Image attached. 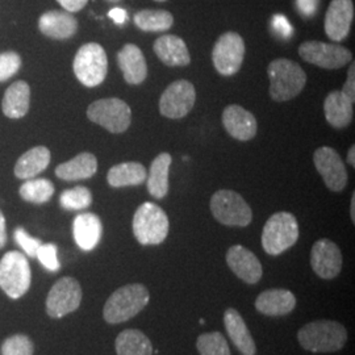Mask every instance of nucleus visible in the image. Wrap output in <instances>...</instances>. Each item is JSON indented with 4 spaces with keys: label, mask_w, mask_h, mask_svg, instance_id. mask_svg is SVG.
Instances as JSON below:
<instances>
[{
    "label": "nucleus",
    "mask_w": 355,
    "mask_h": 355,
    "mask_svg": "<svg viewBox=\"0 0 355 355\" xmlns=\"http://www.w3.org/2000/svg\"><path fill=\"white\" fill-rule=\"evenodd\" d=\"M300 346L311 353H336L347 341V330L343 324L331 320H318L297 331Z\"/></svg>",
    "instance_id": "nucleus-1"
},
{
    "label": "nucleus",
    "mask_w": 355,
    "mask_h": 355,
    "mask_svg": "<svg viewBox=\"0 0 355 355\" xmlns=\"http://www.w3.org/2000/svg\"><path fill=\"white\" fill-rule=\"evenodd\" d=\"M149 302L150 293L144 284H127L108 297L103 309V318L108 324L125 322L137 316Z\"/></svg>",
    "instance_id": "nucleus-2"
},
{
    "label": "nucleus",
    "mask_w": 355,
    "mask_h": 355,
    "mask_svg": "<svg viewBox=\"0 0 355 355\" xmlns=\"http://www.w3.org/2000/svg\"><path fill=\"white\" fill-rule=\"evenodd\" d=\"M270 96L275 102H288L296 98L306 83V74L300 64L287 58H278L267 67Z\"/></svg>",
    "instance_id": "nucleus-3"
},
{
    "label": "nucleus",
    "mask_w": 355,
    "mask_h": 355,
    "mask_svg": "<svg viewBox=\"0 0 355 355\" xmlns=\"http://www.w3.org/2000/svg\"><path fill=\"white\" fill-rule=\"evenodd\" d=\"M133 234L144 246L161 245L165 241L170 223L165 211L157 204H141L133 216Z\"/></svg>",
    "instance_id": "nucleus-4"
},
{
    "label": "nucleus",
    "mask_w": 355,
    "mask_h": 355,
    "mask_svg": "<svg viewBox=\"0 0 355 355\" xmlns=\"http://www.w3.org/2000/svg\"><path fill=\"white\" fill-rule=\"evenodd\" d=\"M299 240V224L290 212H278L271 216L263 227L262 246L270 255H280Z\"/></svg>",
    "instance_id": "nucleus-5"
},
{
    "label": "nucleus",
    "mask_w": 355,
    "mask_h": 355,
    "mask_svg": "<svg viewBox=\"0 0 355 355\" xmlns=\"http://www.w3.org/2000/svg\"><path fill=\"white\" fill-rule=\"evenodd\" d=\"M74 74L86 87L102 85L108 71V58L102 45L89 42L79 48L74 58Z\"/></svg>",
    "instance_id": "nucleus-6"
},
{
    "label": "nucleus",
    "mask_w": 355,
    "mask_h": 355,
    "mask_svg": "<svg viewBox=\"0 0 355 355\" xmlns=\"http://www.w3.org/2000/svg\"><path fill=\"white\" fill-rule=\"evenodd\" d=\"M211 212L227 227H248L253 220L250 205L236 191L218 190L211 198Z\"/></svg>",
    "instance_id": "nucleus-7"
},
{
    "label": "nucleus",
    "mask_w": 355,
    "mask_h": 355,
    "mask_svg": "<svg viewBox=\"0 0 355 355\" xmlns=\"http://www.w3.org/2000/svg\"><path fill=\"white\" fill-rule=\"evenodd\" d=\"M32 282V272L29 262L19 252L4 254L0 261V288L11 299H20L24 296Z\"/></svg>",
    "instance_id": "nucleus-8"
},
{
    "label": "nucleus",
    "mask_w": 355,
    "mask_h": 355,
    "mask_svg": "<svg viewBox=\"0 0 355 355\" xmlns=\"http://www.w3.org/2000/svg\"><path fill=\"white\" fill-rule=\"evenodd\" d=\"M87 117L111 133H124L130 125L132 111L124 101L110 98L89 104Z\"/></svg>",
    "instance_id": "nucleus-9"
},
{
    "label": "nucleus",
    "mask_w": 355,
    "mask_h": 355,
    "mask_svg": "<svg viewBox=\"0 0 355 355\" xmlns=\"http://www.w3.org/2000/svg\"><path fill=\"white\" fill-rule=\"evenodd\" d=\"M245 51V42L239 33H223L212 49V62L217 73L224 76L237 74L241 69Z\"/></svg>",
    "instance_id": "nucleus-10"
},
{
    "label": "nucleus",
    "mask_w": 355,
    "mask_h": 355,
    "mask_svg": "<svg viewBox=\"0 0 355 355\" xmlns=\"http://www.w3.org/2000/svg\"><path fill=\"white\" fill-rule=\"evenodd\" d=\"M299 54L305 62L327 70L341 69L353 60V54L347 48L321 41H305L299 46Z\"/></svg>",
    "instance_id": "nucleus-11"
},
{
    "label": "nucleus",
    "mask_w": 355,
    "mask_h": 355,
    "mask_svg": "<svg viewBox=\"0 0 355 355\" xmlns=\"http://www.w3.org/2000/svg\"><path fill=\"white\" fill-rule=\"evenodd\" d=\"M82 287L78 280L64 277L54 283L46 299V312L51 318H61L73 313L82 303Z\"/></svg>",
    "instance_id": "nucleus-12"
},
{
    "label": "nucleus",
    "mask_w": 355,
    "mask_h": 355,
    "mask_svg": "<svg viewBox=\"0 0 355 355\" xmlns=\"http://www.w3.org/2000/svg\"><path fill=\"white\" fill-rule=\"evenodd\" d=\"M196 101V91L193 85L179 79L167 86L159 99V112L171 120L183 119L190 114Z\"/></svg>",
    "instance_id": "nucleus-13"
},
{
    "label": "nucleus",
    "mask_w": 355,
    "mask_h": 355,
    "mask_svg": "<svg viewBox=\"0 0 355 355\" xmlns=\"http://www.w3.org/2000/svg\"><path fill=\"white\" fill-rule=\"evenodd\" d=\"M313 164L330 191L341 192L345 190L349 177L340 153L329 146L318 148L313 154Z\"/></svg>",
    "instance_id": "nucleus-14"
},
{
    "label": "nucleus",
    "mask_w": 355,
    "mask_h": 355,
    "mask_svg": "<svg viewBox=\"0 0 355 355\" xmlns=\"http://www.w3.org/2000/svg\"><path fill=\"white\" fill-rule=\"evenodd\" d=\"M311 266L321 279H334L343 270V253L337 243L321 239L311 250Z\"/></svg>",
    "instance_id": "nucleus-15"
},
{
    "label": "nucleus",
    "mask_w": 355,
    "mask_h": 355,
    "mask_svg": "<svg viewBox=\"0 0 355 355\" xmlns=\"http://www.w3.org/2000/svg\"><path fill=\"white\" fill-rule=\"evenodd\" d=\"M354 19L353 0H331L325 15V33L336 42L349 36Z\"/></svg>",
    "instance_id": "nucleus-16"
},
{
    "label": "nucleus",
    "mask_w": 355,
    "mask_h": 355,
    "mask_svg": "<svg viewBox=\"0 0 355 355\" xmlns=\"http://www.w3.org/2000/svg\"><path fill=\"white\" fill-rule=\"evenodd\" d=\"M227 263L229 268L248 284L258 283L263 275V268L259 259L252 250L241 245L229 248Z\"/></svg>",
    "instance_id": "nucleus-17"
},
{
    "label": "nucleus",
    "mask_w": 355,
    "mask_h": 355,
    "mask_svg": "<svg viewBox=\"0 0 355 355\" xmlns=\"http://www.w3.org/2000/svg\"><path fill=\"white\" fill-rule=\"evenodd\" d=\"M223 125L233 139L243 142L254 139L258 130V124L254 114L237 104L228 105L224 110Z\"/></svg>",
    "instance_id": "nucleus-18"
},
{
    "label": "nucleus",
    "mask_w": 355,
    "mask_h": 355,
    "mask_svg": "<svg viewBox=\"0 0 355 355\" xmlns=\"http://www.w3.org/2000/svg\"><path fill=\"white\" fill-rule=\"evenodd\" d=\"M38 28L42 35L54 40L73 37L78 31V20L73 13L67 11H48L38 19Z\"/></svg>",
    "instance_id": "nucleus-19"
},
{
    "label": "nucleus",
    "mask_w": 355,
    "mask_h": 355,
    "mask_svg": "<svg viewBox=\"0 0 355 355\" xmlns=\"http://www.w3.org/2000/svg\"><path fill=\"white\" fill-rule=\"evenodd\" d=\"M117 64L128 85H141L148 76L145 55L135 44H127L117 53Z\"/></svg>",
    "instance_id": "nucleus-20"
},
{
    "label": "nucleus",
    "mask_w": 355,
    "mask_h": 355,
    "mask_svg": "<svg viewBox=\"0 0 355 355\" xmlns=\"http://www.w3.org/2000/svg\"><path fill=\"white\" fill-rule=\"evenodd\" d=\"M153 51L168 67H183L191 62L190 51L186 42L175 35H165L157 38L153 44Z\"/></svg>",
    "instance_id": "nucleus-21"
},
{
    "label": "nucleus",
    "mask_w": 355,
    "mask_h": 355,
    "mask_svg": "<svg viewBox=\"0 0 355 355\" xmlns=\"http://www.w3.org/2000/svg\"><path fill=\"white\" fill-rule=\"evenodd\" d=\"M296 306V296L288 290L272 288L267 290L255 300V308L265 316L279 318L291 313Z\"/></svg>",
    "instance_id": "nucleus-22"
},
{
    "label": "nucleus",
    "mask_w": 355,
    "mask_h": 355,
    "mask_svg": "<svg viewBox=\"0 0 355 355\" xmlns=\"http://www.w3.org/2000/svg\"><path fill=\"white\" fill-rule=\"evenodd\" d=\"M354 102L343 89L329 92L324 102L325 119L329 125L336 129L347 127L354 117Z\"/></svg>",
    "instance_id": "nucleus-23"
},
{
    "label": "nucleus",
    "mask_w": 355,
    "mask_h": 355,
    "mask_svg": "<svg viewBox=\"0 0 355 355\" xmlns=\"http://www.w3.org/2000/svg\"><path fill=\"white\" fill-rule=\"evenodd\" d=\"M224 325L228 333L229 338L234 346L239 349L242 355L257 354V346L253 336L248 328L241 313L234 309L228 308L224 313Z\"/></svg>",
    "instance_id": "nucleus-24"
},
{
    "label": "nucleus",
    "mask_w": 355,
    "mask_h": 355,
    "mask_svg": "<svg viewBox=\"0 0 355 355\" xmlns=\"http://www.w3.org/2000/svg\"><path fill=\"white\" fill-rule=\"evenodd\" d=\"M73 233L76 245L82 250H94L102 239L103 225L99 216L94 214L76 216L73 224Z\"/></svg>",
    "instance_id": "nucleus-25"
},
{
    "label": "nucleus",
    "mask_w": 355,
    "mask_h": 355,
    "mask_svg": "<svg viewBox=\"0 0 355 355\" xmlns=\"http://www.w3.org/2000/svg\"><path fill=\"white\" fill-rule=\"evenodd\" d=\"M98 171V159L91 153H80L73 159L57 166L55 175L67 182L83 180L94 177Z\"/></svg>",
    "instance_id": "nucleus-26"
},
{
    "label": "nucleus",
    "mask_w": 355,
    "mask_h": 355,
    "mask_svg": "<svg viewBox=\"0 0 355 355\" xmlns=\"http://www.w3.org/2000/svg\"><path fill=\"white\" fill-rule=\"evenodd\" d=\"M173 158L168 153H161L150 165L146 182L148 191L155 199H164L168 192V171Z\"/></svg>",
    "instance_id": "nucleus-27"
},
{
    "label": "nucleus",
    "mask_w": 355,
    "mask_h": 355,
    "mask_svg": "<svg viewBox=\"0 0 355 355\" xmlns=\"http://www.w3.org/2000/svg\"><path fill=\"white\" fill-rule=\"evenodd\" d=\"M51 164V152L45 146H36L24 153L15 166V175L19 179H32L41 174Z\"/></svg>",
    "instance_id": "nucleus-28"
},
{
    "label": "nucleus",
    "mask_w": 355,
    "mask_h": 355,
    "mask_svg": "<svg viewBox=\"0 0 355 355\" xmlns=\"http://www.w3.org/2000/svg\"><path fill=\"white\" fill-rule=\"evenodd\" d=\"M148 177V170L140 162H123L110 168L107 174L108 184L114 189L140 186Z\"/></svg>",
    "instance_id": "nucleus-29"
},
{
    "label": "nucleus",
    "mask_w": 355,
    "mask_h": 355,
    "mask_svg": "<svg viewBox=\"0 0 355 355\" xmlns=\"http://www.w3.org/2000/svg\"><path fill=\"white\" fill-rule=\"evenodd\" d=\"M31 89L26 82L19 80L11 85L3 98V112L10 119H21L29 110Z\"/></svg>",
    "instance_id": "nucleus-30"
},
{
    "label": "nucleus",
    "mask_w": 355,
    "mask_h": 355,
    "mask_svg": "<svg viewBox=\"0 0 355 355\" xmlns=\"http://www.w3.org/2000/svg\"><path fill=\"white\" fill-rule=\"evenodd\" d=\"M114 349L117 355H153L152 341L141 330H123L116 341Z\"/></svg>",
    "instance_id": "nucleus-31"
},
{
    "label": "nucleus",
    "mask_w": 355,
    "mask_h": 355,
    "mask_svg": "<svg viewBox=\"0 0 355 355\" xmlns=\"http://www.w3.org/2000/svg\"><path fill=\"white\" fill-rule=\"evenodd\" d=\"M135 24L144 32H166L174 24V16L165 10H142L135 15Z\"/></svg>",
    "instance_id": "nucleus-32"
},
{
    "label": "nucleus",
    "mask_w": 355,
    "mask_h": 355,
    "mask_svg": "<svg viewBox=\"0 0 355 355\" xmlns=\"http://www.w3.org/2000/svg\"><path fill=\"white\" fill-rule=\"evenodd\" d=\"M21 198L29 203L44 204L54 195V186L48 179H28L20 187Z\"/></svg>",
    "instance_id": "nucleus-33"
},
{
    "label": "nucleus",
    "mask_w": 355,
    "mask_h": 355,
    "mask_svg": "<svg viewBox=\"0 0 355 355\" xmlns=\"http://www.w3.org/2000/svg\"><path fill=\"white\" fill-rule=\"evenodd\" d=\"M196 349L200 355H232L228 343L220 331L200 334L196 341Z\"/></svg>",
    "instance_id": "nucleus-34"
},
{
    "label": "nucleus",
    "mask_w": 355,
    "mask_h": 355,
    "mask_svg": "<svg viewBox=\"0 0 355 355\" xmlns=\"http://www.w3.org/2000/svg\"><path fill=\"white\" fill-rule=\"evenodd\" d=\"M60 203L67 211H80L87 208L92 203V193L87 187L78 186L71 190H66L61 193Z\"/></svg>",
    "instance_id": "nucleus-35"
},
{
    "label": "nucleus",
    "mask_w": 355,
    "mask_h": 355,
    "mask_svg": "<svg viewBox=\"0 0 355 355\" xmlns=\"http://www.w3.org/2000/svg\"><path fill=\"white\" fill-rule=\"evenodd\" d=\"M1 355H33V343L26 334H15L1 345Z\"/></svg>",
    "instance_id": "nucleus-36"
},
{
    "label": "nucleus",
    "mask_w": 355,
    "mask_h": 355,
    "mask_svg": "<svg viewBox=\"0 0 355 355\" xmlns=\"http://www.w3.org/2000/svg\"><path fill=\"white\" fill-rule=\"evenodd\" d=\"M21 67V58L15 51H4L0 54V82L12 78Z\"/></svg>",
    "instance_id": "nucleus-37"
},
{
    "label": "nucleus",
    "mask_w": 355,
    "mask_h": 355,
    "mask_svg": "<svg viewBox=\"0 0 355 355\" xmlns=\"http://www.w3.org/2000/svg\"><path fill=\"white\" fill-rule=\"evenodd\" d=\"M58 249L54 243H42L38 248L37 254L36 257L40 261V263L45 267L49 271H58L61 263L58 261Z\"/></svg>",
    "instance_id": "nucleus-38"
},
{
    "label": "nucleus",
    "mask_w": 355,
    "mask_h": 355,
    "mask_svg": "<svg viewBox=\"0 0 355 355\" xmlns=\"http://www.w3.org/2000/svg\"><path fill=\"white\" fill-rule=\"evenodd\" d=\"M15 241L17 242V245L24 250V253L33 258L37 254L38 248L42 245V242L38 239H35L32 236H29L26 230L23 228H17L13 233Z\"/></svg>",
    "instance_id": "nucleus-39"
},
{
    "label": "nucleus",
    "mask_w": 355,
    "mask_h": 355,
    "mask_svg": "<svg viewBox=\"0 0 355 355\" xmlns=\"http://www.w3.org/2000/svg\"><path fill=\"white\" fill-rule=\"evenodd\" d=\"M272 26L275 32L282 37H290L292 33V26H290L288 20L283 15H275L272 17Z\"/></svg>",
    "instance_id": "nucleus-40"
},
{
    "label": "nucleus",
    "mask_w": 355,
    "mask_h": 355,
    "mask_svg": "<svg viewBox=\"0 0 355 355\" xmlns=\"http://www.w3.org/2000/svg\"><path fill=\"white\" fill-rule=\"evenodd\" d=\"M343 91L347 96L355 101V64L353 61L350 64V69L347 70V79L343 85Z\"/></svg>",
    "instance_id": "nucleus-41"
},
{
    "label": "nucleus",
    "mask_w": 355,
    "mask_h": 355,
    "mask_svg": "<svg viewBox=\"0 0 355 355\" xmlns=\"http://www.w3.org/2000/svg\"><path fill=\"white\" fill-rule=\"evenodd\" d=\"M296 3L303 16H313L318 10V0H296Z\"/></svg>",
    "instance_id": "nucleus-42"
},
{
    "label": "nucleus",
    "mask_w": 355,
    "mask_h": 355,
    "mask_svg": "<svg viewBox=\"0 0 355 355\" xmlns=\"http://www.w3.org/2000/svg\"><path fill=\"white\" fill-rule=\"evenodd\" d=\"M57 1L64 7V11L74 13L83 10L89 0H57Z\"/></svg>",
    "instance_id": "nucleus-43"
},
{
    "label": "nucleus",
    "mask_w": 355,
    "mask_h": 355,
    "mask_svg": "<svg viewBox=\"0 0 355 355\" xmlns=\"http://www.w3.org/2000/svg\"><path fill=\"white\" fill-rule=\"evenodd\" d=\"M108 16L114 20L116 24H119V26H123V24L127 23V11L123 10V8H114V10H111V11L108 12Z\"/></svg>",
    "instance_id": "nucleus-44"
},
{
    "label": "nucleus",
    "mask_w": 355,
    "mask_h": 355,
    "mask_svg": "<svg viewBox=\"0 0 355 355\" xmlns=\"http://www.w3.org/2000/svg\"><path fill=\"white\" fill-rule=\"evenodd\" d=\"M7 242V230H6V218L0 211V249L4 248Z\"/></svg>",
    "instance_id": "nucleus-45"
},
{
    "label": "nucleus",
    "mask_w": 355,
    "mask_h": 355,
    "mask_svg": "<svg viewBox=\"0 0 355 355\" xmlns=\"http://www.w3.org/2000/svg\"><path fill=\"white\" fill-rule=\"evenodd\" d=\"M355 145H352V148H350V150L347 153V164L352 166V167H355Z\"/></svg>",
    "instance_id": "nucleus-46"
},
{
    "label": "nucleus",
    "mask_w": 355,
    "mask_h": 355,
    "mask_svg": "<svg viewBox=\"0 0 355 355\" xmlns=\"http://www.w3.org/2000/svg\"><path fill=\"white\" fill-rule=\"evenodd\" d=\"M350 216H352V221L355 223V193L352 196V204H350Z\"/></svg>",
    "instance_id": "nucleus-47"
},
{
    "label": "nucleus",
    "mask_w": 355,
    "mask_h": 355,
    "mask_svg": "<svg viewBox=\"0 0 355 355\" xmlns=\"http://www.w3.org/2000/svg\"><path fill=\"white\" fill-rule=\"evenodd\" d=\"M199 322H200V325H204V324H205V320H204V318H200V321H199Z\"/></svg>",
    "instance_id": "nucleus-48"
},
{
    "label": "nucleus",
    "mask_w": 355,
    "mask_h": 355,
    "mask_svg": "<svg viewBox=\"0 0 355 355\" xmlns=\"http://www.w3.org/2000/svg\"><path fill=\"white\" fill-rule=\"evenodd\" d=\"M108 1H112V3H119V1H121V0H108Z\"/></svg>",
    "instance_id": "nucleus-49"
},
{
    "label": "nucleus",
    "mask_w": 355,
    "mask_h": 355,
    "mask_svg": "<svg viewBox=\"0 0 355 355\" xmlns=\"http://www.w3.org/2000/svg\"><path fill=\"white\" fill-rule=\"evenodd\" d=\"M154 1H159V3H164V1H167V0H154Z\"/></svg>",
    "instance_id": "nucleus-50"
}]
</instances>
